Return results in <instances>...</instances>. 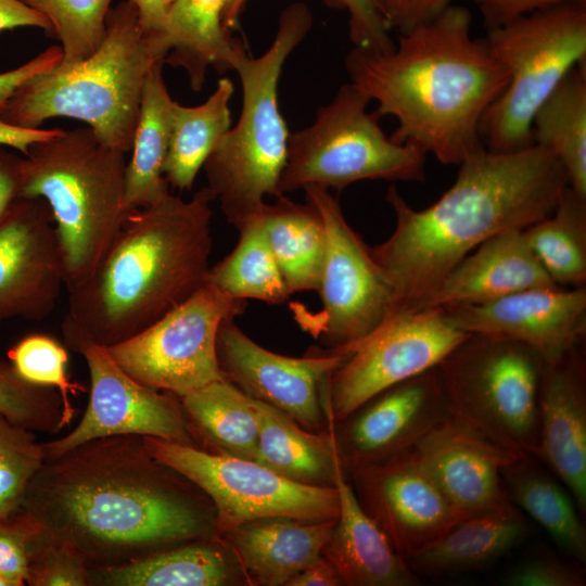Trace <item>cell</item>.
Segmentation results:
<instances>
[{
	"instance_id": "cell-20",
	"label": "cell",
	"mask_w": 586,
	"mask_h": 586,
	"mask_svg": "<svg viewBox=\"0 0 586 586\" xmlns=\"http://www.w3.org/2000/svg\"><path fill=\"white\" fill-rule=\"evenodd\" d=\"M449 416L436 368L398 383L341 421L336 440L344 468L353 470L408 451Z\"/></svg>"
},
{
	"instance_id": "cell-36",
	"label": "cell",
	"mask_w": 586,
	"mask_h": 586,
	"mask_svg": "<svg viewBox=\"0 0 586 586\" xmlns=\"http://www.w3.org/2000/svg\"><path fill=\"white\" fill-rule=\"evenodd\" d=\"M540 266L560 286H585L586 198L569 186L547 217L523 230Z\"/></svg>"
},
{
	"instance_id": "cell-18",
	"label": "cell",
	"mask_w": 586,
	"mask_h": 586,
	"mask_svg": "<svg viewBox=\"0 0 586 586\" xmlns=\"http://www.w3.org/2000/svg\"><path fill=\"white\" fill-rule=\"evenodd\" d=\"M65 286L64 265L50 207L20 198L0 219V322L42 320Z\"/></svg>"
},
{
	"instance_id": "cell-17",
	"label": "cell",
	"mask_w": 586,
	"mask_h": 586,
	"mask_svg": "<svg viewBox=\"0 0 586 586\" xmlns=\"http://www.w3.org/2000/svg\"><path fill=\"white\" fill-rule=\"evenodd\" d=\"M351 471L362 508L406 561L464 519L413 449Z\"/></svg>"
},
{
	"instance_id": "cell-8",
	"label": "cell",
	"mask_w": 586,
	"mask_h": 586,
	"mask_svg": "<svg viewBox=\"0 0 586 586\" xmlns=\"http://www.w3.org/2000/svg\"><path fill=\"white\" fill-rule=\"evenodd\" d=\"M485 41L508 82L482 119V142L498 152L524 149L534 144L537 109L586 63V0H563L487 29Z\"/></svg>"
},
{
	"instance_id": "cell-13",
	"label": "cell",
	"mask_w": 586,
	"mask_h": 586,
	"mask_svg": "<svg viewBox=\"0 0 586 586\" xmlns=\"http://www.w3.org/2000/svg\"><path fill=\"white\" fill-rule=\"evenodd\" d=\"M245 307V301L205 283L145 329L106 349L132 379L179 398L226 379L217 357L218 330Z\"/></svg>"
},
{
	"instance_id": "cell-3",
	"label": "cell",
	"mask_w": 586,
	"mask_h": 586,
	"mask_svg": "<svg viewBox=\"0 0 586 586\" xmlns=\"http://www.w3.org/2000/svg\"><path fill=\"white\" fill-rule=\"evenodd\" d=\"M472 15L451 4L399 34L386 52L354 47L345 58L349 82L375 101L397 127L391 139L445 165H459L484 146L481 123L508 75L485 39L472 36Z\"/></svg>"
},
{
	"instance_id": "cell-6",
	"label": "cell",
	"mask_w": 586,
	"mask_h": 586,
	"mask_svg": "<svg viewBox=\"0 0 586 586\" xmlns=\"http://www.w3.org/2000/svg\"><path fill=\"white\" fill-rule=\"evenodd\" d=\"M125 154L82 127L31 144L23 157L21 198L50 207L67 291L92 272L129 214Z\"/></svg>"
},
{
	"instance_id": "cell-38",
	"label": "cell",
	"mask_w": 586,
	"mask_h": 586,
	"mask_svg": "<svg viewBox=\"0 0 586 586\" xmlns=\"http://www.w3.org/2000/svg\"><path fill=\"white\" fill-rule=\"evenodd\" d=\"M40 13L63 51L61 65H71L89 56L105 33L113 0H20Z\"/></svg>"
},
{
	"instance_id": "cell-14",
	"label": "cell",
	"mask_w": 586,
	"mask_h": 586,
	"mask_svg": "<svg viewBox=\"0 0 586 586\" xmlns=\"http://www.w3.org/2000/svg\"><path fill=\"white\" fill-rule=\"evenodd\" d=\"M470 333L440 307L400 306L351 346L328 384L335 422L381 392L434 369Z\"/></svg>"
},
{
	"instance_id": "cell-11",
	"label": "cell",
	"mask_w": 586,
	"mask_h": 586,
	"mask_svg": "<svg viewBox=\"0 0 586 586\" xmlns=\"http://www.w3.org/2000/svg\"><path fill=\"white\" fill-rule=\"evenodd\" d=\"M327 232V254L317 292L322 307L309 315L295 309L300 326L329 349L345 352L400 307L391 280L371 249L351 227L339 201L328 189H304Z\"/></svg>"
},
{
	"instance_id": "cell-39",
	"label": "cell",
	"mask_w": 586,
	"mask_h": 586,
	"mask_svg": "<svg viewBox=\"0 0 586 586\" xmlns=\"http://www.w3.org/2000/svg\"><path fill=\"white\" fill-rule=\"evenodd\" d=\"M44 460L36 433L0 415V519L21 512L26 489Z\"/></svg>"
},
{
	"instance_id": "cell-1",
	"label": "cell",
	"mask_w": 586,
	"mask_h": 586,
	"mask_svg": "<svg viewBox=\"0 0 586 586\" xmlns=\"http://www.w3.org/2000/svg\"><path fill=\"white\" fill-rule=\"evenodd\" d=\"M21 511L72 548L89 570L216 538L207 496L133 434L91 440L47 458Z\"/></svg>"
},
{
	"instance_id": "cell-45",
	"label": "cell",
	"mask_w": 586,
	"mask_h": 586,
	"mask_svg": "<svg viewBox=\"0 0 586 586\" xmlns=\"http://www.w3.org/2000/svg\"><path fill=\"white\" fill-rule=\"evenodd\" d=\"M585 582L579 568L548 556L534 557L520 563L501 581L509 586H584Z\"/></svg>"
},
{
	"instance_id": "cell-9",
	"label": "cell",
	"mask_w": 586,
	"mask_h": 586,
	"mask_svg": "<svg viewBox=\"0 0 586 586\" xmlns=\"http://www.w3.org/2000/svg\"><path fill=\"white\" fill-rule=\"evenodd\" d=\"M544 366L525 344L470 333L436 369L459 423L521 457L537 458Z\"/></svg>"
},
{
	"instance_id": "cell-37",
	"label": "cell",
	"mask_w": 586,
	"mask_h": 586,
	"mask_svg": "<svg viewBox=\"0 0 586 586\" xmlns=\"http://www.w3.org/2000/svg\"><path fill=\"white\" fill-rule=\"evenodd\" d=\"M237 229L235 247L209 267L206 283L237 300L285 303L291 294L268 244L259 214Z\"/></svg>"
},
{
	"instance_id": "cell-15",
	"label": "cell",
	"mask_w": 586,
	"mask_h": 586,
	"mask_svg": "<svg viewBox=\"0 0 586 586\" xmlns=\"http://www.w3.org/2000/svg\"><path fill=\"white\" fill-rule=\"evenodd\" d=\"M81 356L90 378L87 408L69 433L42 443L46 459L85 442L114 435L153 436L196 447L179 399L132 379L112 359L106 347L90 346Z\"/></svg>"
},
{
	"instance_id": "cell-16",
	"label": "cell",
	"mask_w": 586,
	"mask_h": 586,
	"mask_svg": "<svg viewBox=\"0 0 586 586\" xmlns=\"http://www.w3.org/2000/svg\"><path fill=\"white\" fill-rule=\"evenodd\" d=\"M217 357L225 378L249 396L309 431L327 428L324 392L345 354L329 349L304 357L280 355L253 341L231 318L218 330Z\"/></svg>"
},
{
	"instance_id": "cell-49",
	"label": "cell",
	"mask_w": 586,
	"mask_h": 586,
	"mask_svg": "<svg viewBox=\"0 0 586 586\" xmlns=\"http://www.w3.org/2000/svg\"><path fill=\"white\" fill-rule=\"evenodd\" d=\"M0 145V219L21 198L23 157Z\"/></svg>"
},
{
	"instance_id": "cell-27",
	"label": "cell",
	"mask_w": 586,
	"mask_h": 586,
	"mask_svg": "<svg viewBox=\"0 0 586 586\" xmlns=\"http://www.w3.org/2000/svg\"><path fill=\"white\" fill-rule=\"evenodd\" d=\"M253 402L259 423L253 460L301 484L334 486L336 464L342 457L329 402L324 403L327 429L320 434L309 432L268 404L255 398Z\"/></svg>"
},
{
	"instance_id": "cell-32",
	"label": "cell",
	"mask_w": 586,
	"mask_h": 586,
	"mask_svg": "<svg viewBox=\"0 0 586 586\" xmlns=\"http://www.w3.org/2000/svg\"><path fill=\"white\" fill-rule=\"evenodd\" d=\"M234 87L227 77L201 104L184 106L174 101L164 177L180 191L190 190L204 163L231 128L229 102Z\"/></svg>"
},
{
	"instance_id": "cell-19",
	"label": "cell",
	"mask_w": 586,
	"mask_h": 586,
	"mask_svg": "<svg viewBox=\"0 0 586 586\" xmlns=\"http://www.w3.org/2000/svg\"><path fill=\"white\" fill-rule=\"evenodd\" d=\"M443 309L464 332L520 342L545 364L578 348L586 334L585 286H535L485 304Z\"/></svg>"
},
{
	"instance_id": "cell-40",
	"label": "cell",
	"mask_w": 586,
	"mask_h": 586,
	"mask_svg": "<svg viewBox=\"0 0 586 586\" xmlns=\"http://www.w3.org/2000/svg\"><path fill=\"white\" fill-rule=\"evenodd\" d=\"M0 415L34 432L55 434L64 426L60 392L25 380L3 359H0Z\"/></svg>"
},
{
	"instance_id": "cell-12",
	"label": "cell",
	"mask_w": 586,
	"mask_h": 586,
	"mask_svg": "<svg viewBox=\"0 0 586 586\" xmlns=\"http://www.w3.org/2000/svg\"><path fill=\"white\" fill-rule=\"evenodd\" d=\"M149 451L199 487L215 511V536L265 517L304 521L334 520L339 512L334 486L288 480L254 460L208 453L153 436H142Z\"/></svg>"
},
{
	"instance_id": "cell-29",
	"label": "cell",
	"mask_w": 586,
	"mask_h": 586,
	"mask_svg": "<svg viewBox=\"0 0 586 586\" xmlns=\"http://www.w3.org/2000/svg\"><path fill=\"white\" fill-rule=\"evenodd\" d=\"M163 61H155L141 97L131 157L125 171L124 203L128 212L151 206L169 192L164 177L171 124V99L163 77Z\"/></svg>"
},
{
	"instance_id": "cell-33",
	"label": "cell",
	"mask_w": 586,
	"mask_h": 586,
	"mask_svg": "<svg viewBox=\"0 0 586 586\" xmlns=\"http://www.w3.org/2000/svg\"><path fill=\"white\" fill-rule=\"evenodd\" d=\"M532 135L559 161L569 187L586 198V63L573 68L537 109Z\"/></svg>"
},
{
	"instance_id": "cell-48",
	"label": "cell",
	"mask_w": 586,
	"mask_h": 586,
	"mask_svg": "<svg viewBox=\"0 0 586 586\" xmlns=\"http://www.w3.org/2000/svg\"><path fill=\"white\" fill-rule=\"evenodd\" d=\"M479 8L484 25L492 29L520 16L559 3L563 0H472Z\"/></svg>"
},
{
	"instance_id": "cell-52",
	"label": "cell",
	"mask_w": 586,
	"mask_h": 586,
	"mask_svg": "<svg viewBox=\"0 0 586 586\" xmlns=\"http://www.w3.org/2000/svg\"><path fill=\"white\" fill-rule=\"evenodd\" d=\"M343 585L331 563L323 557L289 579L285 586H340Z\"/></svg>"
},
{
	"instance_id": "cell-34",
	"label": "cell",
	"mask_w": 586,
	"mask_h": 586,
	"mask_svg": "<svg viewBox=\"0 0 586 586\" xmlns=\"http://www.w3.org/2000/svg\"><path fill=\"white\" fill-rule=\"evenodd\" d=\"M531 457H520L501 469L513 505L534 519L576 561H586V528L571 496L540 470Z\"/></svg>"
},
{
	"instance_id": "cell-24",
	"label": "cell",
	"mask_w": 586,
	"mask_h": 586,
	"mask_svg": "<svg viewBox=\"0 0 586 586\" xmlns=\"http://www.w3.org/2000/svg\"><path fill=\"white\" fill-rule=\"evenodd\" d=\"M333 485L339 512L322 557L348 586H415L419 576L398 555L380 526L366 512L344 474L335 469Z\"/></svg>"
},
{
	"instance_id": "cell-10",
	"label": "cell",
	"mask_w": 586,
	"mask_h": 586,
	"mask_svg": "<svg viewBox=\"0 0 586 586\" xmlns=\"http://www.w3.org/2000/svg\"><path fill=\"white\" fill-rule=\"evenodd\" d=\"M369 102L347 82L317 110L310 126L289 136L279 194L310 186L341 190L365 180H425L428 155L387 137L379 114L367 111Z\"/></svg>"
},
{
	"instance_id": "cell-43",
	"label": "cell",
	"mask_w": 586,
	"mask_h": 586,
	"mask_svg": "<svg viewBox=\"0 0 586 586\" xmlns=\"http://www.w3.org/2000/svg\"><path fill=\"white\" fill-rule=\"evenodd\" d=\"M247 0H230L224 25L231 31L237 25ZM348 14V37L354 47L386 52L395 47L385 14L384 0H327Z\"/></svg>"
},
{
	"instance_id": "cell-51",
	"label": "cell",
	"mask_w": 586,
	"mask_h": 586,
	"mask_svg": "<svg viewBox=\"0 0 586 586\" xmlns=\"http://www.w3.org/2000/svg\"><path fill=\"white\" fill-rule=\"evenodd\" d=\"M60 128H21L0 118V145L15 149L26 155L31 144L49 139L61 132Z\"/></svg>"
},
{
	"instance_id": "cell-53",
	"label": "cell",
	"mask_w": 586,
	"mask_h": 586,
	"mask_svg": "<svg viewBox=\"0 0 586 586\" xmlns=\"http://www.w3.org/2000/svg\"><path fill=\"white\" fill-rule=\"evenodd\" d=\"M137 11L139 24L148 35L158 30L164 24L176 0H127Z\"/></svg>"
},
{
	"instance_id": "cell-2",
	"label": "cell",
	"mask_w": 586,
	"mask_h": 586,
	"mask_svg": "<svg viewBox=\"0 0 586 586\" xmlns=\"http://www.w3.org/2000/svg\"><path fill=\"white\" fill-rule=\"evenodd\" d=\"M458 166L451 187L423 209L394 184L386 191L395 227L371 253L402 306L420 303L484 241L550 215L569 186L556 156L536 143L508 152L482 146Z\"/></svg>"
},
{
	"instance_id": "cell-23",
	"label": "cell",
	"mask_w": 586,
	"mask_h": 586,
	"mask_svg": "<svg viewBox=\"0 0 586 586\" xmlns=\"http://www.w3.org/2000/svg\"><path fill=\"white\" fill-rule=\"evenodd\" d=\"M552 284L523 230H510L480 244L415 306L480 305L525 289Z\"/></svg>"
},
{
	"instance_id": "cell-47",
	"label": "cell",
	"mask_w": 586,
	"mask_h": 586,
	"mask_svg": "<svg viewBox=\"0 0 586 586\" xmlns=\"http://www.w3.org/2000/svg\"><path fill=\"white\" fill-rule=\"evenodd\" d=\"M63 59L61 46H51L18 67L0 73V110L27 80L55 68Z\"/></svg>"
},
{
	"instance_id": "cell-35",
	"label": "cell",
	"mask_w": 586,
	"mask_h": 586,
	"mask_svg": "<svg viewBox=\"0 0 586 586\" xmlns=\"http://www.w3.org/2000/svg\"><path fill=\"white\" fill-rule=\"evenodd\" d=\"M178 399L194 435L222 454L254 459L259 423L251 396L222 379Z\"/></svg>"
},
{
	"instance_id": "cell-41",
	"label": "cell",
	"mask_w": 586,
	"mask_h": 586,
	"mask_svg": "<svg viewBox=\"0 0 586 586\" xmlns=\"http://www.w3.org/2000/svg\"><path fill=\"white\" fill-rule=\"evenodd\" d=\"M8 358L25 380L54 387L60 392L63 402V425H67L74 417L69 394L81 390V386L68 379L66 347L51 336L29 334L9 349Z\"/></svg>"
},
{
	"instance_id": "cell-26",
	"label": "cell",
	"mask_w": 586,
	"mask_h": 586,
	"mask_svg": "<svg viewBox=\"0 0 586 586\" xmlns=\"http://www.w3.org/2000/svg\"><path fill=\"white\" fill-rule=\"evenodd\" d=\"M229 2L176 0L162 27L145 34L153 59L182 68L195 92L202 89L208 68L220 75L233 69L245 49L224 25Z\"/></svg>"
},
{
	"instance_id": "cell-28",
	"label": "cell",
	"mask_w": 586,
	"mask_h": 586,
	"mask_svg": "<svg viewBox=\"0 0 586 586\" xmlns=\"http://www.w3.org/2000/svg\"><path fill=\"white\" fill-rule=\"evenodd\" d=\"M218 538L173 545L111 568L89 570V586H224L235 573Z\"/></svg>"
},
{
	"instance_id": "cell-5",
	"label": "cell",
	"mask_w": 586,
	"mask_h": 586,
	"mask_svg": "<svg viewBox=\"0 0 586 586\" xmlns=\"http://www.w3.org/2000/svg\"><path fill=\"white\" fill-rule=\"evenodd\" d=\"M154 62L136 9L122 1L109 11L103 39L89 56L27 80L0 118L21 128H40L54 117L78 119L105 144L128 153Z\"/></svg>"
},
{
	"instance_id": "cell-22",
	"label": "cell",
	"mask_w": 586,
	"mask_h": 586,
	"mask_svg": "<svg viewBox=\"0 0 586 586\" xmlns=\"http://www.w3.org/2000/svg\"><path fill=\"white\" fill-rule=\"evenodd\" d=\"M543 459L586 511V370L579 347L545 364L538 397Z\"/></svg>"
},
{
	"instance_id": "cell-54",
	"label": "cell",
	"mask_w": 586,
	"mask_h": 586,
	"mask_svg": "<svg viewBox=\"0 0 586 586\" xmlns=\"http://www.w3.org/2000/svg\"><path fill=\"white\" fill-rule=\"evenodd\" d=\"M0 586H14L13 583L0 573Z\"/></svg>"
},
{
	"instance_id": "cell-50",
	"label": "cell",
	"mask_w": 586,
	"mask_h": 586,
	"mask_svg": "<svg viewBox=\"0 0 586 586\" xmlns=\"http://www.w3.org/2000/svg\"><path fill=\"white\" fill-rule=\"evenodd\" d=\"M18 27H37L51 31L49 22L20 0H0V33Z\"/></svg>"
},
{
	"instance_id": "cell-31",
	"label": "cell",
	"mask_w": 586,
	"mask_h": 586,
	"mask_svg": "<svg viewBox=\"0 0 586 586\" xmlns=\"http://www.w3.org/2000/svg\"><path fill=\"white\" fill-rule=\"evenodd\" d=\"M263 228L290 294L317 291L327 254V232L313 204L285 194L265 203Z\"/></svg>"
},
{
	"instance_id": "cell-42",
	"label": "cell",
	"mask_w": 586,
	"mask_h": 586,
	"mask_svg": "<svg viewBox=\"0 0 586 586\" xmlns=\"http://www.w3.org/2000/svg\"><path fill=\"white\" fill-rule=\"evenodd\" d=\"M25 584L89 586V569L72 548L38 526L29 546Z\"/></svg>"
},
{
	"instance_id": "cell-46",
	"label": "cell",
	"mask_w": 586,
	"mask_h": 586,
	"mask_svg": "<svg viewBox=\"0 0 586 586\" xmlns=\"http://www.w3.org/2000/svg\"><path fill=\"white\" fill-rule=\"evenodd\" d=\"M451 4V0H384L390 27L399 34L433 20Z\"/></svg>"
},
{
	"instance_id": "cell-25",
	"label": "cell",
	"mask_w": 586,
	"mask_h": 586,
	"mask_svg": "<svg viewBox=\"0 0 586 586\" xmlns=\"http://www.w3.org/2000/svg\"><path fill=\"white\" fill-rule=\"evenodd\" d=\"M335 520L265 517L217 538L232 552L249 583L285 586L296 573L322 558Z\"/></svg>"
},
{
	"instance_id": "cell-4",
	"label": "cell",
	"mask_w": 586,
	"mask_h": 586,
	"mask_svg": "<svg viewBox=\"0 0 586 586\" xmlns=\"http://www.w3.org/2000/svg\"><path fill=\"white\" fill-rule=\"evenodd\" d=\"M207 187L190 200L169 193L129 212L92 272L68 292L65 347L80 354L129 339L206 283L213 249Z\"/></svg>"
},
{
	"instance_id": "cell-30",
	"label": "cell",
	"mask_w": 586,
	"mask_h": 586,
	"mask_svg": "<svg viewBox=\"0 0 586 586\" xmlns=\"http://www.w3.org/2000/svg\"><path fill=\"white\" fill-rule=\"evenodd\" d=\"M527 535L519 510L468 517L406 562L417 575L477 569L511 551Z\"/></svg>"
},
{
	"instance_id": "cell-7",
	"label": "cell",
	"mask_w": 586,
	"mask_h": 586,
	"mask_svg": "<svg viewBox=\"0 0 586 586\" xmlns=\"http://www.w3.org/2000/svg\"><path fill=\"white\" fill-rule=\"evenodd\" d=\"M311 25L308 5L293 2L282 11L269 48L258 58L249 56L244 49L235 60L241 113L203 166L206 187L235 228L260 213L266 195H280L290 133L279 107V79L286 59Z\"/></svg>"
},
{
	"instance_id": "cell-21",
	"label": "cell",
	"mask_w": 586,
	"mask_h": 586,
	"mask_svg": "<svg viewBox=\"0 0 586 586\" xmlns=\"http://www.w3.org/2000/svg\"><path fill=\"white\" fill-rule=\"evenodd\" d=\"M412 449L464 519L518 510L505 488L501 469L521 456L481 437L453 416Z\"/></svg>"
},
{
	"instance_id": "cell-44",
	"label": "cell",
	"mask_w": 586,
	"mask_h": 586,
	"mask_svg": "<svg viewBox=\"0 0 586 586\" xmlns=\"http://www.w3.org/2000/svg\"><path fill=\"white\" fill-rule=\"evenodd\" d=\"M37 530L36 522L23 511L12 519H0V573L14 586L25 584L29 546Z\"/></svg>"
}]
</instances>
